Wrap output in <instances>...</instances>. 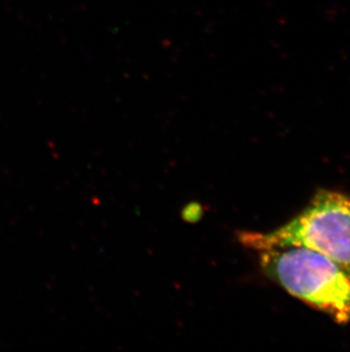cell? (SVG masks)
<instances>
[{
  "label": "cell",
  "instance_id": "cell-1",
  "mask_svg": "<svg viewBox=\"0 0 350 352\" xmlns=\"http://www.w3.org/2000/svg\"><path fill=\"white\" fill-rule=\"evenodd\" d=\"M261 272L291 296L345 325L350 322V272L301 246L259 251Z\"/></svg>",
  "mask_w": 350,
  "mask_h": 352
},
{
  "label": "cell",
  "instance_id": "cell-3",
  "mask_svg": "<svg viewBox=\"0 0 350 352\" xmlns=\"http://www.w3.org/2000/svg\"><path fill=\"white\" fill-rule=\"evenodd\" d=\"M205 214V209L202 203L191 202L182 209L181 218L185 223H197Z\"/></svg>",
  "mask_w": 350,
  "mask_h": 352
},
{
  "label": "cell",
  "instance_id": "cell-2",
  "mask_svg": "<svg viewBox=\"0 0 350 352\" xmlns=\"http://www.w3.org/2000/svg\"><path fill=\"white\" fill-rule=\"evenodd\" d=\"M239 242L256 252L301 246L334 260L350 272V196L320 190L301 213L266 233H239Z\"/></svg>",
  "mask_w": 350,
  "mask_h": 352
}]
</instances>
